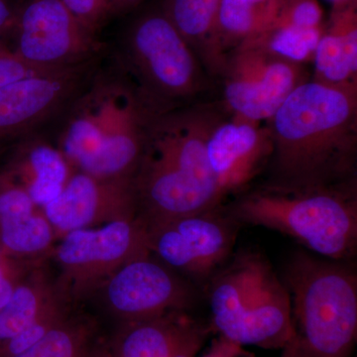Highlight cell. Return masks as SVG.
I'll list each match as a JSON object with an SVG mask.
<instances>
[{
    "label": "cell",
    "mask_w": 357,
    "mask_h": 357,
    "mask_svg": "<svg viewBox=\"0 0 357 357\" xmlns=\"http://www.w3.org/2000/svg\"><path fill=\"white\" fill-rule=\"evenodd\" d=\"M208 280L211 326L220 337L245 347L282 349L291 335L287 288L266 258L237 253Z\"/></svg>",
    "instance_id": "6"
},
{
    "label": "cell",
    "mask_w": 357,
    "mask_h": 357,
    "mask_svg": "<svg viewBox=\"0 0 357 357\" xmlns=\"http://www.w3.org/2000/svg\"><path fill=\"white\" fill-rule=\"evenodd\" d=\"M206 338H199L180 349L173 357H197Z\"/></svg>",
    "instance_id": "33"
},
{
    "label": "cell",
    "mask_w": 357,
    "mask_h": 357,
    "mask_svg": "<svg viewBox=\"0 0 357 357\" xmlns=\"http://www.w3.org/2000/svg\"><path fill=\"white\" fill-rule=\"evenodd\" d=\"M52 70H42L33 67L21 60L10 49L0 50V88L23 77L33 76Z\"/></svg>",
    "instance_id": "28"
},
{
    "label": "cell",
    "mask_w": 357,
    "mask_h": 357,
    "mask_svg": "<svg viewBox=\"0 0 357 357\" xmlns=\"http://www.w3.org/2000/svg\"><path fill=\"white\" fill-rule=\"evenodd\" d=\"M89 63L47 70L0 88V143L29 133L73 102L86 83Z\"/></svg>",
    "instance_id": "14"
},
{
    "label": "cell",
    "mask_w": 357,
    "mask_h": 357,
    "mask_svg": "<svg viewBox=\"0 0 357 357\" xmlns=\"http://www.w3.org/2000/svg\"><path fill=\"white\" fill-rule=\"evenodd\" d=\"M16 284L17 282L11 278L10 272L0 256V309L10 299Z\"/></svg>",
    "instance_id": "31"
},
{
    "label": "cell",
    "mask_w": 357,
    "mask_h": 357,
    "mask_svg": "<svg viewBox=\"0 0 357 357\" xmlns=\"http://www.w3.org/2000/svg\"><path fill=\"white\" fill-rule=\"evenodd\" d=\"M149 255L146 225L137 217L68 232L57 259L65 288L81 296L102 286L124 265Z\"/></svg>",
    "instance_id": "9"
},
{
    "label": "cell",
    "mask_w": 357,
    "mask_h": 357,
    "mask_svg": "<svg viewBox=\"0 0 357 357\" xmlns=\"http://www.w3.org/2000/svg\"><path fill=\"white\" fill-rule=\"evenodd\" d=\"M239 227L220 206L146 225L148 248L170 269L197 281H208L229 261Z\"/></svg>",
    "instance_id": "8"
},
{
    "label": "cell",
    "mask_w": 357,
    "mask_h": 357,
    "mask_svg": "<svg viewBox=\"0 0 357 357\" xmlns=\"http://www.w3.org/2000/svg\"><path fill=\"white\" fill-rule=\"evenodd\" d=\"M43 211L54 230L64 236L139 217L134 178H100L82 171L72 174L62 192Z\"/></svg>",
    "instance_id": "13"
},
{
    "label": "cell",
    "mask_w": 357,
    "mask_h": 357,
    "mask_svg": "<svg viewBox=\"0 0 357 357\" xmlns=\"http://www.w3.org/2000/svg\"><path fill=\"white\" fill-rule=\"evenodd\" d=\"M326 1L332 6V9L342 8V7L357 4V0H326Z\"/></svg>",
    "instance_id": "34"
},
{
    "label": "cell",
    "mask_w": 357,
    "mask_h": 357,
    "mask_svg": "<svg viewBox=\"0 0 357 357\" xmlns=\"http://www.w3.org/2000/svg\"><path fill=\"white\" fill-rule=\"evenodd\" d=\"M17 7L13 6V0H0V50L7 48L2 43V38L13 30Z\"/></svg>",
    "instance_id": "30"
},
{
    "label": "cell",
    "mask_w": 357,
    "mask_h": 357,
    "mask_svg": "<svg viewBox=\"0 0 357 357\" xmlns=\"http://www.w3.org/2000/svg\"><path fill=\"white\" fill-rule=\"evenodd\" d=\"M220 0H163L161 8L211 74L223 76L229 56L218 34Z\"/></svg>",
    "instance_id": "19"
},
{
    "label": "cell",
    "mask_w": 357,
    "mask_h": 357,
    "mask_svg": "<svg viewBox=\"0 0 357 357\" xmlns=\"http://www.w3.org/2000/svg\"><path fill=\"white\" fill-rule=\"evenodd\" d=\"M63 301L60 297L47 307L36 321L27 326L23 332L0 347V357H14L31 349L50 333L55 326L67 319Z\"/></svg>",
    "instance_id": "25"
},
{
    "label": "cell",
    "mask_w": 357,
    "mask_h": 357,
    "mask_svg": "<svg viewBox=\"0 0 357 357\" xmlns=\"http://www.w3.org/2000/svg\"><path fill=\"white\" fill-rule=\"evenodd\" d=\"M14 357H105L88 325L66 319L40 342Z\"/></svg>",
    "instance_id": "23"
},
{
    "label": "cell",
    "mask_w": 357,
    "mask_h": 357,
    "mask_svg": "<svg viewBox=\"0 0 357 357\" xmlns=\"http://www.w3.org/2000/svg\"><path fill=\"white\" fill-rule=\"evenodd\" d=\"M0 256H1V251H0Z\"/></svg>",
    "instance_id": "35"
},
{
    "label": "cell",
    "mask_w": 357,
    "mask_h": 357,
    "mask_svg": "<svg viewBox=\"0 0 357 357\" xmlns=\"http://www.w3.org/2000/svg\"><path fill=\"white\" fill-rule=\"evenodd\" d=\"M312 61L314 81L357 89V4L332 9Z\"/></svg>",
    "instance_id": "18"
},
{
    "label": "cell",
    "mask_w": 357,
    "mask_h": 357,
    "mask_svg": "<svg viewBox=\"0 0 357 357\" xmlns=\"http://www.w3.org/2000/svg\"><path fill=\"white\" fill-rule=\"evenodd\" d=\"M299 28L325 25L324 10L319 0H283L274 22Z\"/></svg>",
    "instance_id": "26"
},
{
    "label": "cell",
    "mask_w": 357,
    "mask_h": 357,
    "mask_svg": "<svg viewBox=\"0 0 357 357\" xmlns=\"http://www.w3.org/2000/svg\"><path fill=\"white\" fill-rule=\"evenodd\" d=\"M82 95L73 102L59 150L82 172L133 178L154 110L138 89L116 77H96Z\"/></svg>",
    "instance_id": "3"
},
{
    "label": "cell",
    "mask_w": 357,
    "mask_h": 357,
    "mask_svg": "<svg viewBox=\"0 0 357 357\" xmlns=\"http://www.w3.org/2000/svg\"><path fill=\"white\" fill-rule=\"evenodd\" d=\"M142 0H109V15L128 13L138 6Z\"/></svg>",
    "instance_id": "32"
},
{
    "label": "cell",
    "mask_w": 357,
    "mask_h": 357,
    "mask_svg": "<svg viewBox=\"0 0 357 357\" xmlns=\"http://www.w3.org/2000/svg\"><path fill=\"white\" fill-rule=\"evenodd\" d=\"M102 286L107 306L124 323L184 312L195 301L192 289L151 255L124 265Z\"/></svg>",
    "instance_id": "12"
},
{
    "label": "cell",
    "mask_w": 357,
    "mask_h": 357,
    "mask_svg": "<svg viewBox=\"0 0 357 357\" xmlns=\"http://www.w3.org/2000/svg\"><path fill=\"white\" fill-rule=\"evenodd\" d=\"M215 123L213 115L199 109L167 112L149 122L134 175L138 215L145 225L222 206L225 198L206 156Z\"/></svg>",
    "instance_id": "2"
},
{
    "label": "cell",
    "mask_w": 357,
    "mask_h": 357,
    "mask_svg": "<svg viewBox=\"0 0 357 357\" xmlns=\"http://www.w3.org/2000/svg\"><path fill=\"white\" fill-rule=\"evenodd\" d=\"M325 26L299 28L272 23L264 31L244 42H251L277 57L302 65L314 59Z\"/></svg>",
    "instance_id": "24"
},
{
    "label": "cell",
    "mask_w": 357,
    "mask_h": 357,
    "mask_svg": "<svg viewBox=\"0 0 357 357\" xmlns=\"http://www.w3.org/2000/svg\"><path fill=\"white\" fill-rule=\"evenodd\" d=\"M198 357V356H197ZM201 357H253L243 351L241 345L234 344L220 337L211 345L210 351Z\"/></svg>",
    "instance_id": "29"
},
{
    "label": "cell",
    "mask_w": 357,
    "mask_h": 357,
    "mask_svg": "<svg viewBox=\"0 0 357 357\" xmlns=\"http://www.w3.org/2000/svg\"><path fill=\"white\" fill-rule=\"evenodd\" d=\"M269 129L243 119H220L206 142V156L223 198L243 191L268 166Z\"/></svg>",
    "instance_id": "15"
},
{
    "label": "cell",
    "mask_w": 357,
    "mask_h": 357,
    "mask_svg": "<svg viewBox=\"0 0 357 357\" xmlns=\"http://www.w3.org/2000/svg\"><path fill=\"white\" fill-rule=\"evenodd\" d=\"M223 98L234 119L268 121L294 89L306 82L302 65L243 42L227 58Z\"/></svg>",
    "instance_id": "11"
},
{
    "label": "cell",
    "mask_w": 357,
    "mask_h": 357,
    "mask_svg": "<svg viewBox=\"0 0 357 357\" xmlns=\"http://www.w3.org/2000/svg\"><path fill=\"white\" fill-rule=\"evenodd\" d=\"M265 184L323 188L356 182L357 89L306 81L267 121Z\"/></svg>",
    "instance_id": "1"
},
{
    "label": "cell",
    "mask_w": 357,
    "mask_h": 357,
    "mask_svg": "<svg viewBox=\"0 0 357 357\" xmlns=\"http://www.w3.org/2000/svg\"><path fill=\"white\" fill-rule=\"evenodd\" d=\"M211 328L184 312L124 323L109 357H173L199 338H208Z\"/></svg>",
    "instance_id": "16"
},
{
    "label": "cell",
    "mask_w": 357,
    "mask_h": 357,
    "mask_svg": "<svg viewBox=\"0 0 357 357\" xmlns=\"http://www.w3.org/2000/svg\"><path fill=\"white\" fill-rule=\"evenodd\" d=\"M6 173L42 208L57 198L73 174L62 152L43 142L21 148Z\"/></svg>",
    "instance_id": "20"
},
{
    "label": "cell",
    "mask_w": 357,
    "mask_h": 357,
    "mask_svg": "<svg viewBox=\"0 0 357 357\" xmlns=\"http://www.w3.org/2000/svg\"><path fill=\"white\" fill-rule=\"evenodd\" d=\"M126 60L138 91L156 112L194 96L203 86L199 59L161 7L144 11L129 25Z\"/></svg>",
    "instance_id": "7"
},
{
    "label": "cell",
    "mask_w": 357,
    "mask_h": 357,
    "mask_svg": "<svg viewBox=\"0 0 357 357\" xmlns=\"http://www.w3.org/2000/svg\"><path fill=\"white\" fill-rule=\"evenodd\" d=\"M24 188L6 173L0 175V251L8 255H33L51 245V223L36 211Z\"/></svg>",
    "instance_id": "17"
},
{
    "label": "cell",
    "mask_w": 357,
    "mask_h": 357,
    "mask_svg": "<svg viewBox=\"0 0 357 357\" xmlns=\"http://www.w3.org/2000/svg\"><path fill=\"white\" fill-rule=\"evenodd\" d=\"M227 208L239 225L280 232L326 259L347 261L356 255V182L323 188L264 184Z\"/></svg>",
    "instance_id": "4"
},
{
    "label": "cell",
    "mask_w": 357,
    "mask_h": 357,
    "mask_svg": "<svg viewBox=\"0 0 357 357\" xmlns=\"http://www.w3.org/2000/svg\"><path fill=\"white\" fill-rule=\"evenodd\" d=\"M59 297L43 280L16 284L10 299L0 309V347L31 325Z\"/></svg>",
    "instance_id": "22"
},
{
    "label": "cell",
    "mask_w": 357,
    "mask_h": 357,
    "mask_svg": "<svg viewBox=\"0 0 357 357\" xmlns=\"http://www.w3.org/2000/svg\"><path fill=\"white\" fill-rule=\"evenodd\" d=\"M82 25L96 35L109 16V0H60Z\"/></svg>",
    "instance_id": "27"
},
{
    "label": "cell",
    "mask_w": 357,
    "mask_h": 357,
    "mask_svg": "<svg viewBox=\"0 0 357 357\" xmlns=\"http://www.w3.org/2000/svg\"><path fill=\"white\" fill-rule=\"evenodd\" d=\"M283 0H220L218 34L229 56L239 44L267 29L276 18Z\"/></svg>",
    "instance_id": "21"
},
{
    "label": "cell",
    "mask_w": 357,
    "mask_h": 357,
    "mask_svg": "<svg viewBox=\"0 0 357 357\" xmlns=\"http://www.w3.org/2000/svg\"><path fill=\"white\" fill-rule=\"evenodd\" d=\"M14 54L33 67L59 70L91 62L100 51L96 35L60 0H25L16 10Z\"/></svg>",
    "instance_id": "10"
},
{
    "label": "cell",
    "mask_w": 357,
    "mask_h": 357,
    "mask_svg": "<svg viewBox=\"0 0 357 357\" xmlns=\"http://www.w3.org/2000/svg\"><path fill=\"white\" fill-rule=\"evenodd\" d=\"M347 261L296 253L283 282L291 335L281 357H349L357 335V277Z\"/></svg>",
    "instance_id": "5"
}]
</instances>
